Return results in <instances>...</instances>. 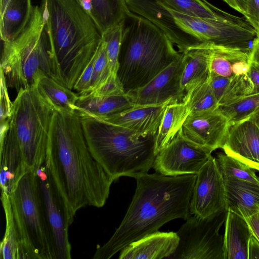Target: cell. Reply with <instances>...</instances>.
Instances as JSON below:
<instances>
[{"label":"cell","instance_id":"ee69618b","mask_svg":"<svg viewBox=\"0 0 259 259\" xmlns=\"http://www.w3.org/2000/svg\"><path fill=\"white\" fill-rule=\"evenodd\" d=\"M250 61L259 65V38L256 37L249 54Z\"/></svg>","mask_w":259,"mask_h":259},{"label":"cell","instance_id":"9c48e42d","mask_svg":"<svg viewBox=\"0 0 259 259\" xmlns=\"http://www.w3.org/2000/svg\"><path fill=\"white\" fill-rule=\"evenodd\" d=\"M227 210L208 218L190 215L176 232L179 244L170 259H223L224 237L219 234Z\"/></svg>","mask_w":259,"mask_h":259},{"label":"cell","instance_id":"ba28073f","mask_svg":"<svg viewBox=\"0 0 259 259\" xmlns=\"http://www.w3.org/2000/svg\"><path fill=\"white\" fill-rule=\"evenodd\" d=\"M55 109L35 87L21 90L13 102L10 126L17 138L28 170L44 164Z\"/></svg>","mask_w":259,"mask_h":259},{"label":"cell","instance_id":"8d00e7d4","mask_svg":"<svg viewBox=\"0 0 259 259\" xmlns=\"http://www.w3.org/2000/svg\"><path fill=\"white\" fill-rule=\"evenodd\" d=\"M8 88L5 75L1 70V123L8 120L11 113L13 103L9 98Z\"/></svg>","mask_w":259,"mask_h":259},{"label":"cell","instance_id":"cb8c5ba5","mask_svg":"<svg viewBox=\"0 0 259 259\" xmlns=\"http://www.w3.org/2000/svg\"><path fill=\"white\" fill-rule=\"evenodd\" d=\"M34 7L31 0H10L0 15L1 39L7 42L16 38L28 24Z\"/></svg>","mask_w":259,"mask_h":259},{"label":"cell","instance_id":"7a4b0ae2","mask_svg":"<svg viewBox=\"0 0 259 259\" xmlns=\"http://www.w3.org/2000/svg\"><path fill=\"white\" fill-rule=\"evenodd\" d=\"M196 175H143L136 178L133 200L119 227L98 246L94 259H109L130 243L158 231L176 219L190 215V202Z\"/></svg>","mask_w":259,"mask_h":259},{"label":"cell","instance_id":"e575fe53","mask_svg":"<svg viewBox=\"0 0 259 259\" xmlns=\"http://www.w3.org/2000/svg\"><path fill=\"white\" fill-rule=\"evenodd\" d=\"M125 93L118 78L111 75L105 82L87 94L94 96H110Z\"/></svg>","mask_w":259,"mask_h":259},{"label":"cell","instance_id":"d590c367","mask_svg":"<svg viewBox=\"0 0 259 259\" xmlns=\"http://www.w3.org/2000/svg\"><path fill=\"white\" fill-rule=\"evenodd\" d=\"M96 54L85 68L73 87V90L77 92L78 95L86 94L91 90Z\"/></svg>","mask_w":259,"mask_h":259},{"label":"cell","instance_id":"83f0119b","mask_svg":"<svg viewBox=\"0 0 259 259\" xmlns=\"http://www.w3.org/2000/svg\"><path fill=\"white\" fill-rule=\"evenodd\" d=\"M36 88L40 95L55 110L75 111L78 94L52 77L43 76L39 80Z\"/></svg>","mask_w":259,"mask_h":259},{"label":"cell","instance_id":"3957f363","mask_svg":"<svg viewBox=\"0 0 259 259\" xmlns=\"http://www.w3.org/2000/svg\"><path fill=\"white\" fill-rule=\"evenodd\" d=\"M41 9L50 44L51 77L73 90L102 35L76 0H42Z\"/></svg>","mask_w":259,"mask_h":259},{"label":"cell","instance_id":"9a60e30c","mask_svg":"<svg viewBox=\"0 0 259 259\" xmlns=\"http://www.w3.org/2000/svg\"><path fill=\"white\" fill-rule=\"evenodd\" d=\"M222 148L259 171V128L249 118L230 124Z\"/></svg>","mask_w":259,"mask_h":259},{"label":"cell","instance_id":"f1b7e54d","mask_svg":"<svg viewBox=\"0 0 259 259\" xmlns=\"http://www.w3.org/2000/svg\"><path fill=\"white\" fill-rule=\"evenodd\" d=\"M6 218V230L0 245L1 259H23L19 233L12 212L10 195L1 192Z\"/></svg>","mask_w":259,"mask_h":259},{"label":"cell","instance_id":"d6a6232c","mask_svg":"<svg viewBox=\"0 0 259 259\" xmlns=\"http://www.w3.org/2000/svg\"><path fill=\"white\" fill-rule=\"evenodd\" d=\"M124 22V21L111 28L102 34L106 41L107 55L111 74L115 77H117L118 57L122 38Z\"/></svg>","mask_w":259,"mask_h":259},{"label":"cell","instance_id":"836d02e7","mask_svg":"<svg viewBox=\"0 0 259 259\" xmlns=\"http://www.w3.org/2000/svg\"><path fill=\"white\" fill-rule=\"evenodd\" d=\"M106 46V41L102 36L101 42L96 54L91 88L89 93L105 82L111 75L108 61Z\"/></svg>","mask_w":259,"mask_h":259},{"label":"cell","instance_id":"74e56055","mask_svg":"<svg viewBox=\"0 0 259 259\" xmlns=\"http://www.w3.org/2000/svg\"><path fill=\"white\" fill-rule=\"evenodd\" d=\"M243 16L255 29L259 38V0H247L246 9Z\"/></svg>","mask_w":259,"mask_h":259},{"label":"cell","instance_id":"ac0fdd59","mask_svg":"<svg viewBox=\"0 0 259 259\" xmlns=\"http://www.w3.org/2000/svg\"><path fill=\"white\" fill-rule=\"evenodd\" d=\"M0 144L1 192L10 195L28 169L17 138L10 125Z\"/></svg>","mask_w":259,"mask_h":259},{"label":"cell","instance_id":"f546056e","mask_svg":"<svg viewBox=\"0 0 259 259\" xmlns=\"http://www.w3.org/2000/svg\"><path fill=\"white\" fill-rule=\"evenodd\" d=\"M183 102L187 106L190 113L212 111L219 107L208 81L188 90Z\"/></svg>","mask_w":259,"mask_h":259},{"label":"cell","instance_id":"44dd1931","mask_svg":"<svg viewBox=\"0 0 259 259\" xmlns=\"http://www.w3.org/2000/svg\"><path fill=\"white\" fill-rule=\"evenodd\" d=\"M214 45L204 43L183 53L184 67L181 76V87L186 93L191 88L208 80L210 62Z\"/></svg>","mask_w":259,"mask_h":259},{"label":"cell","instance_id":"f6af8a7d","mask_svg":"<svg viewBox=\"0 0 259 259\" xmlns=\"http://www.w3.org/2000/svg\"><path fill=\"white\" fill-rule=\"evenodd\" d=\"M259 128V109L249 117Z\"/></svg>","mask_w":259,"mask_h":259},{"label":"cell","instance_id":"b9f144b4","mask_svg":"<svg viewBox=\"0 0 259 259\" xmlns=\"http://www.w3.org/2000/svg\"><path fill=\"white\" fill-rule=\"evenodd\" d=\"M248 259H259V241L253 235L248 243Z\"/></svg>","mask_w":259,"mask_h":259},{"label":"cell","instance_id":"5b68a950","mask_svg":"<svg viewBox=\"0 0 259 259\" xmlns=\"http://www.w3.org/2000/svg\"><path fill=\"white\" fill-rule=\"evenodd\" d=\"M79 116L90 152L114 181L136 179L153 167L156 135L142 137L96 117Z\"/></svg>","mask_w":259,"mask_h":259},{"label":"cell","instance_id":"8992f818","mask_svg":"<svg viewBox=\"0 0 259 259\" xmlns=\"http://www.w3.org/2000/svg\"><path fill=\"white\" fill-rule=\"evenodd\" d=\"M1 70L8 88L18 92L51 76L50 44L41 7L34 6L28 24L14 40L3 42Z\"/></svg>","mask_w":259,"mask_h":259},{"label":"cell","instance_id":"ffe728a7","mask_svg":"<svg viewBox=\"0 0 259 259\" xmlns=\"http://www.w3.org/2000/svg\"><path fill=\"white\" fill-rule=\"evenodd\" d=\"M244 218L227 211L224 236L223 259H248V247L252 236Z\"/></svg>","mask_w":259,"mask_h":259},{"label":"cell","instance_id":"6da1fadb","mask_svg":"<svg viewBox=\"0 0 259 259\" xmlns=\"http://www.w3.org/2000/svg\"><path fill=\"white\" fill-rule=\"evenodd\" d=\"M44 164L72 221L80 208L106 203L114 180L90 152L75 111L55 110Z\"/></svg>","mask_w":259,"mask_h":259},{"label":"cell","instance_id":"7c38bea8","mask_svg":"<svg viewBox=\"0 0 259 259\" xmlns=\"http://www.w3.org/2000/svg\"><path fill=\"white\" fill-rule=\"evenodd\" d=\"M183 53L150 81L126 93L133 106H150L173 100L183 102L185 93L181 87V76L184 67Z\"/></svg>","mask_w":259,"mask_h":259},{"label":"cell","instance_id":"30bf717a","mask_svg":"<svg viewBox=\"0 0 259 259\" xmlns=\"http://www.w3.org/2000/svg\"><path fill=\"white\" fill-rule=\"evenodd\" d=\"M212 151L186 139L181 131L156 155L153 167L166 176L196 175Z\"/></svg>","mask_w":259,"mask_h":259},{"label":"cell","instance_id":"4dcf8cb0","mask_svg":"<svg viewBox=\"0 0 259 259\" xmlns=\"http://www.w3.org/2000/svg\"><path fill=\"white\" fill-rule=\"evenodd\" d=\"M215 159L223 179H235L259 184V177L244 162L222 153L217 155Z\"/></svg>","mask_w":259,"mask_h":259},{"label":"cell","instance_id":"8fae6325","mask_svg":"<svg viewBox=\"0 0 259 259\" xmlns=\"http://www.w3.org/2000/svg\"><path fill=\"white\" fill-rule=\"evenodd\" d=\"M226 209L224 179L212 155L196 174L190 202L191 214L208 218Z\"/></svg>","mask_w":259,"mask_h":259},{"label":"cell","instance_id":"5bb4252c","mask_svg":"<svg viewBox=\"0 0 259 259\" xmlns=\"http://www.w3.org/2000/svg\"><path fill=\"white\" fill-rule=\"evenodd\" d=\"M230 123L218 109L190 113L181 129L190 142L211 151L222 148Z\"/></svg>","mask_w":259,"mask_h":259},{"label":"cell","instance_id":"d4e9b609","mask_svg":"<svg viewBox=\"0 0 259 259\" xmlns=\"http://www.w3.org/2000/svg\"><path fill=\"white\" fill-rule=\"evenodd\" d=\"M208 81L219 106L231 104L250 95L253 90L247 74L228 78L211 72Z\"/></svg>","mask_w":259,"mask_h":259},{"label":"cell","instance_id":"4316f807","mask_svg":"<svg viewBox=\"0 0 259 259\" xmlns=\"http://www.w3.org/2000/svg\"><path fill=\"white\" fill-rule=\"evenodd\" d=\"M189 114L184 102L171 103L167 106L156 136L157 154L180 131Z\"/></svg>","mask_w":259,"mask_h":259},{"label":"cell","instance_id":"484cf974","mask_svg":"<svg viewBox=\"0 0 259 259\" xmlns=\"http://www.w3.org/2000/svg\"><path fill=\"white\" fill-rule=\"evenodd\" d=\"M169 8L187 15L203 19L241 23L246 20L215 7L206 0H161Z\"/></svg>","mask_w":259,"mask_h":259},{"label":"cell","instance_id":"277c9868","mask_svg":"<svg viewBox=\"0 0 259 259\" xmlns=\"http://www.w3.org/2000/svg\"><path fill=\"white\" fill-rule=\"evenodd\" d=\"M181 55L159 28L128 11L124 22L117 74L125 93L147 83Z\"/></svg>","mask_w":259,"mask_h":259},{"label":"cell","instance_id":"7402d4cb","mask_svg":"<svg viewBox=\"0 0 259 259\" xmlns=\"http://www.w3.org/2000/svg\"><path fill=\"white\" fill-rule=\"evenodd\" d=\"M93 20L102 35L124 21L129 11L125 0H76Z\"/></svg>","mask_w":259,"mask_h":259},{"label":"cell","instance_id":"60d3db41","mask_svg":"<svg viewBox=\"0 0 259 259\" xmlns=\"http://www.w3.org/2000/svg\"><path fill=\"white\" fill-rule=\"evenodd\" d=\"M252 235L259 241V212L250 217L245 218Z\"/></svg>","mask_w":259,"mask_h":259},{"label":"cell","instance_id":"2e32d148","mask_svg":"<svg viewBox=\"0 0 259 259\" xmlns=\"http://www.w3.org/2000/svg\"><path fill=\"white\" fill-rule=\"evenodd\" d=\"M174 102H177L170 100L158 105L133 106L99 119L125 128L140 136H156L166 107Z\"/></svg>","mask_w":259,"mask_h":259},{"label":"cell","instance_id":"603a6c76","mask_svg":"<svg viewBox=\"0 0 259 259\" xmlns=\"http://www.w3.org/2000/svg\"><path fill=\"white\" fill-rule=\"evenodd\" d=\"M133 107L126 93L110 96H94L85 94L78 95L75 104V111L79 116L101 118Z\"/></svg>","mask_w":259,"mask_h":259},{"label":"cell","instance_id":"1f68e13d","mask_svg":"<svg viewBox=\"0 0 259 259\" xmlns=\"http://www.w3.org/2000/svg\"><path fill=\"white\" fill-rule=\"evenodd\" d=\"M218 109L227 118L230 124L249 118L259 109V93L244 96Z\"/></svg>","mask_w":259,"mask_h":259},{"label":"cell","instance_id":"f35d334b","mask_svg":"<svg viewBox=\"0 0 259 259\" xmlns=\"http://www.w3.org/2000/svg\"><path fill=\"white\" fill-rule=\"evenodd\" d=\"M247 75L253 86L251 94L259 93V65L250 62V67Z\"/></svg>","mask_w":259,"mask_h":259},{"label":"cell","instance_id":"d6986e66","mask_svg":"<svg viewBox=\"0 0 259 259\" xmlns=\"http://www.w3.org/2000/svg\"><path fill=\"white\" fill-rule=\"evenodd\" d=\"M224 182L227 211L244 218L259 212V184L235 179Z\"/></svg>","mask_w":259,"mask_h":259},{"label":"cell","instance_id":"7bdbcfd3","mask_svg":"<svg viewBox=\"0 0 259 259\" xmlns=\"http://www.w3.org/2000/svg\"><path fill=\"white\" fill-rule=\"evenodd\" d=\"M233 9L239 12L243 15L246 9L247 0H223Z\"/></svg>","mask_w":259,"mask_h":259},{"label":"cell","instance_id":"52a82bcc","mask_svg":"<svg viewBox=\"0 0 259 259\" xmlns=\"http://www.w3.org/2000/svg\"><path fill=\"white\" fill-rule=\"evenodd\" d=\"M9 195L23 259H57L37 173L27 171Z\"/></svg>","mask_w":259,"mask_h":259},{"label":"cell","instance_id":"bcb514c9","mask_svg":"<svg viewBox=\"0 0 259 259\" xmlns=\"http://www.w3.org/2000/svg\"><path fill=\"white\" fill-rule=\"evenodd\" d=\"M10 0H0V15L5 11Z\"/></svg>","mask_w":259,"mask_h":259},{"label":"cell","instance_id":"ab89813d","mask_svg":"<svg viewBox=\"0 0 259 259\" xmlns=\"http://www.w3.org/2000/svg\"><path fill=\"white\" fill-rule=\"evenodd\" d=\"M250 67V60H238L232 63V69L234 76L247 75Z\"/></svg>","mask_w":259,"mask_h":259},{"label":"cell","instance_id":"e0dca14e","mask_svg":"<svg viewBox=\"0 0 259 259\" xmlns=\"http://www.w3.org/2000/svg\"><path fill=\"white\" fill-rule=\"evenodd\" d=\"M176 232L158 231L130 243L120 251L119 259H168L176 251Z\"/></svg>","mask_w":259,"mask_h":259},{"label":"cell","instance_id":"4fadbf2b","mask_svg":"<svg viewBox=\"0 0 259 259\" xmlns=\"http://www.w3.org/2000/svg\"><path fill=\"white\" fill-rule=\"evenodd\" d=\"M36 173L57 259H70L71 246L68 230L73 221L70 219L44 164Z\"/></svg>","mask_w":259,"mask_h":259}]
</instances>
